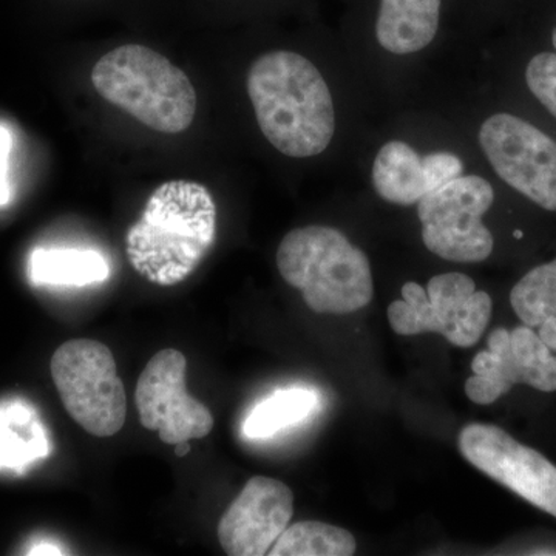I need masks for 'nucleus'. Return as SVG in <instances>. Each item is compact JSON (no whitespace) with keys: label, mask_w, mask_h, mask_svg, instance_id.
<instances>
[{"label":"nucleus","mask_w":556,"mask_h":556,"mask_svg":"<svg viewBox=\"0 0 556 556\" xmlns=\"http://www.w3.org/2000/svg\"><path fill=\"white\" fill-rule=\"evenodd\" d=\"M28 555H64V552L60 547L53 546V544L42 543L39 546L31 547Z\"/></svg>","instance_id":"obj_22"},{"label":"nucleus","mask_w":556,"mask_h":556,"mask_svg":"<svg viewBox=\"0 0 556 556\" xmlns=\"http://www.w3.org/2000/svg\"><path fill=\"white\" fill-rule=\"evenodd\" d=\"M248 94L266 139L283 155L309 159L334 137L336 113L327 80L294 51H270L252 64Z\"/></svg>","instance_id":"obj_1"},{"label":"nucleus","mask_w":556,"mask_h":556,"mask_svg":"<svg viewBox=\"0 0 556 556\" xmlns=\"http://www.w3.org/2000/svg\"><path fill=\"white\" fill-rule=\"evenodd\" d=\"M457 442L471 466L556 518V467L540 452L489 424L464 427Z\"/></svg>","instance_id":"obj_10"},{"label":"nucleus","mask_w":556,"mask_h":556,"mask_svg":"<svg viewBox=\"0 0 556 556\" xmlns=\"http://www.w3.org/2000/svg\"><path fill=\"white\" fill-rule=\"evenodd\" d=\"M357 543L353 533L320 521L288 526L270 547V556H351Z\"/></svg>","instance_id":"obj_17"},{"label":"nucleus","mask_w":556,"mask_h":556,"mask_svg":"<svg viewBox=\"0 0 556 556\" xmlns=\"http://www.w3.org/2000/svg\"><path fill=\"white\" fill-rule=\"evenodd\" d=\"M11 149H13V135L5 126H0V206H5L11 200Z\"/></svg>","instance_id":"obj_21"},{"label":"nucleus","mask_w":556,"mask_h":556,"mask_svg":"<svg viewBox=\"0 0 556 556\" xmlns=\"http://www.w3.org/2000/svg\"><path fill=\"white\" fill-rule=\"evenodd\" d=\"M50 371L70 417L91 437H115L124 427L126 390L104 343L91 339L62 343L51 357Z\"/></svg>","instance_id":"obj_5"},{"label":"nucleus","mask_w":556,"mask_h":556,"mask_svg":"<svg viewBox=\"0 0 556 556\" xmlns=\"http://www.w3.org/2000/svg\"><path fill=\"white\" fill-rule=\"evenodd\" d=\"M28 412L20 404L0 409V467H21L49 453L42 430L22 437L14 428Z\"/></svg>","instance_id":"obj_19"},{"label":"nucleus","mask_w":556,"mask_h":556,"mask_svg":"<svg viewBox=\"0 0 556 556\" xmlns=\"http://www.w3.org/2000/svg\"><path fill=\"white\" fill-rule=\"evenodd\" d=\"M442 0H380L376 36L383 49L409 54L437 36Z\"/></svg>","instance_id":"obj_14"},{"label":"nucleus","mask_w":556,"mask_h":556,"mask_svg":"<svg viewBox=\"0 0 556 556\" xmlns=\"http://www.w3.org/2000/svg\"><path fill=\"white\" fill-rule=\"evenodd\" d=\"M189 450V442H179V444H177V450H175V453H177V456L182 457L188 455Z\"/></svg>","instance_id":"obj_23"},{"label":"nucleus","mask_w":556,"mask_h":556,"mask_svg":"<svg viewBox=\"0 0 556 556\" xmlns=\"http://www.w3.org/2000/svg\"><path fill=\"white\" fill-rule=\"evenodd\" d=\"M552 40H554V47H555V50H556V27H555V30H554V35H552Z\"/></svg>","instance_id":"obj_24"},{"label":"nucleus","mask_w":556,"mask_h":556,"mask_svg":"<svg viewBox=\"0 0 556 556\" xmlns=\"http://www.w3.org/2000/svg\"><path fill=\"white\" fill-rule=\"evenodd\" d=\"M217 233V206L206 186L174 179L153 190L126 237L131 268L150 283H181L206 257Z\"/></svg>","instance_id":"obj_2"},{"label":"nucleus","mask_w":556,"mask_h":556,"mask_svg":"<svg viewBox=\"0 0 556 556\" xmlns=\"http://www.w3.org/2000/svg\"><path fill=\"white\" fill-rule=\"evenodd\" d=\"M463 161L441 152L419 156L404 141H390L372 164V185L388 203L412 206L463 174Z\"/></svg>","instance_id":"obj_13"},{"label":"nucleus","mask_w":556,"mask_h":556,"mask_svg":"<svg viewBox=\"0 0 556 556\" xmlns=\"http://www.w3.org/2000/svg\"><path fill=\"white\" fill-rule=\"evenodd\" d=\"M486 345L471 362L473 376L466 382L467 397L475 404H493L517 383L556 391V356L533 328H497Z\"/></svg>","instance_id":"obj_11"},{"label":"nucleus","mask_w":556,"mask_h":556,"mask_svg":"<svg viewBox=\"0 0 556 556\" xmlns=\"http://www.w3.org/2000/svg\"><path fill=\"white\" fill-rule=\"evenodd\" d=\"M493 201L492 185L478 175L453 178L424 197L417 203V214L428 251L456 263L489 258L495 241L482 217Z\"/></svg>","instance_id":"obj_7"},{"label":"nucleus","mask_w":556,"mask_h":556,"mask_svg":"<svg viewBox=\"0 0 556 556\" xmlns=\"http://www.w3.org/2000/svg\"><path fill=\"white\" fill-rule=\"evenodd\" d=\"M277 268L314 313H354L375 294L367 255L327 226L291 230L278 247Z\"/></svg>","instance_id":"obj_4"},{"label":"nucleus","mask_w":556,"mask_h":556,"mask_svg":"<svg viewBox=\"0 0 556 556\" xmlns=\"http://www.w3.org/2000/svg\"><path fill=\"white\" fill-rule=\"evenodd\" d=\"M527 86L556 118V54H536L526 70Z\"/></svg>","instance_id":"obj_20"},{"label":"nucleus","mask_w":556,"mask_h":556,"mask_svg":"<svg viewBox=\"0 0 556 556\" xmlns=\"http://www.w3.org/2000/svg\"><path fill=\"white\" fill-rule=\"evenodd\" d=\"M294 515V493L268 477H254L218 522V540L229 556L268 555Z\"/></svg>","instance_id":"obj_12"},{"label":"nucleus","mask_w":556,"mask_h":556,"mask_svg":"<svg viewBox=\"0 0 556 556\" xmlns=\"http://www.w3.org/2000/svg\"><path fill=\"white\" fill-rule=\"evenodd\" d=\"M492 298L477 291L466 274H439L427 289L407 281L402 300L388 306V320L399 336L439 332L459 348L477 345L492 318Z\"/></svg>","instance_id":"obj_6"},{"label":"nucleus","mask_w":556,"mask_h":556,"mask_svg":"<svg viewBox=\"0 0 556 556\" xmlns=\"http://www.w3.org/2000/svg\"><path fill=\"white\" fill-rule=\"evenodd\" d=\"M317 394L308 388L278 390L252 409L244 420V434L251 439L274 437L283 428L308 417L317 407Z\"/></svg>","instance_id":"obj_18"},{"label":"nucleus","mask_w":556,"mask_h":556,"mask_svg":"<svg viewBox=\"0 0 556 556\" xmlns=\"http://www.w3.org/2000/svg\"><path fill=\"white\" fill-rule=\"evenodd\" d=\"M98 93L149 129L181 134L193 123L197 93L182 70L148 47H118L91 70Z\"/></svg>","instance_id":"obj_3"},{"label":"nucleus","mask_w":556,"mask_h":556,"mask_svg":"<svg viewBox=\"0 0 556 556\" xmlns=\"http://www.w3.org/2000/svg\"><path fill=\"white\" fill-rule=\"evenodd\" d=\"M479 142L497 177L546 211H556V142L508 113L490 116Z\"/></svg>","instance_id":"obj_8"},{"label":"nucleus","mask_w":556,"mask_h":556,"mask_svg":"<svg viewBox=\"0 0 556 556\" xmlns=\"http://www.w3.org/2000/svg\"><path fill=\"white\" fill-rule=\"evenodd\" d=\"M515 237H517V239H521L522 232H519V230H515Z\"/></svg>","instance_id":"obj_25"},{"label":"nucleus","mask_w":556,"mask_h":556,"mask_svg":"<svg viewBox=\"0 0 556 556\" xmlns=\"http://www.w3.org/2000/svg\"><path fill=\"white\" fill-rule=\"evenodd\" d=\"M511 308L556 353V258L526 274L510 292Z\"/></svg>","instance_id":"obj_16"},{"label":"nucleus","mask_w":556,"mask_h":556,"mask_svg":"<svg viewBox=\"0 0 556 556\" xmlns=\"http://www.w3.org/2000/svg\"><path fill=\"white\" fill-rule=\"evenodd\" d=\"M28 276L38 287H87L108 280L110 265L93 249L38 248L28 260Z\"/></svg>","instance_id":"obj_15"},{"label":"nucleus","mask_w":556,"mask_h":556,"mask_svg":"<svg viewBox=\"0 0 556 556\" xmlns=\"http://www.w3.org/2000/svg\"><path fill=\"white\" fill-rule=\"evenodd\" d=\"M188 361L178 350L160 351L139 375L135 404L141 426L156 431L164 444L203 439L214 428V416L186 387Z\"/></svg>","instance_id":"obj_9"}]
</instances>
